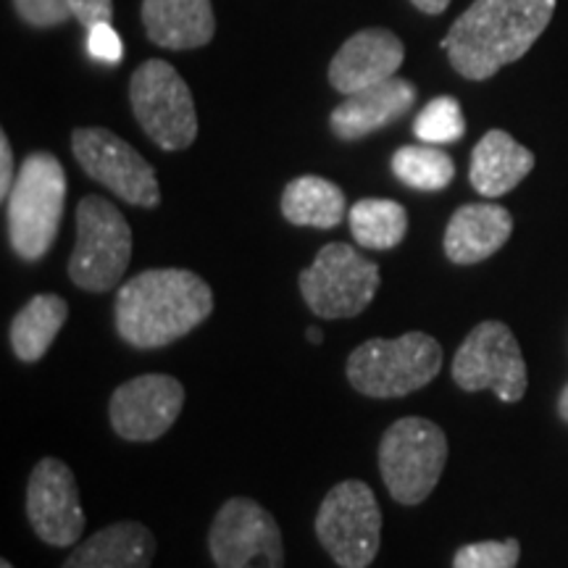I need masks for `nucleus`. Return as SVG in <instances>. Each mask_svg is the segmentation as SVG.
I'll list each match as a JSON object with an SVG mask.
<instances>
[{"label": "nucleus", "mask_w": 568, "mask_h": 568, "mask_svg": "<svg viewBox=\"0 0 568 568\" xmlns=\"http://www.w3.org/2000/svg\"><path fill=\"white\" fill-rule=\"evenodd\" d=\"M213 311L209 282L187 268H148L126 280L113 303V322L138 351L166 347L190 335Z\"/></svg>", "instance_id": "nucleus-1"}, {"label": "nucleus", "mask_w": 568, "mask_h": 568, "mask_svg": "<svg viewBox=\"0 0 568 568\" xmlns=\"http://www.w3.org/2000/svg\"><path fill=\"white\" fill-rule=\"evenodd\" d=\"M558 0H474L445 34L453 69L471 82L489 80L548 30Z\"/></svg>", "instance_id": "nucleus-2"}, {"label": "nucleus", "mask_w": 568, "mask_h": 568, "mask_svg": "<svg viewBox=\"0 0 568 568\" xmlns=\"http://www.w3.org/2000/svg\"><path fill=\"white\" fill-rule=\"evenodd\" d=\"M67 205V172L53 153H30L9 195V240L27 264L51 251Z\"/></svg>", "instance_id": "nucleus-3"}, {"label": "nucleus", "mask_w": 568, "mask_h": 568, "mask_svg": "<svg viewBox=\"0 0 568 568\" xmlns=\"http://www.w3.org/2000/svg\"><path fill=\"white\" fill-rule=\"evenodd\" d=\"M443 368V345L424 332L395 339H366L347 358L345 374L355 393L403 397L429 385Z\"/></svg>", "instance_id": "nucleus-4"}, {"label": "nucleus", "mask_w": 568, "mask_h": 568, "mask_svg": "<svg viewBox=\"0 0 568 568\" xmlns=\"http://www.w3.org/2000/svg\"><path fill=\"white\" fill-rule=\"evenodd\" d=\"M132 261V230L124 213L101 195L77 205V245L69 258V280L84 293H109Z\"/></svg>", "instance_id": "nucleus-5"}, {"label": "nucleus", "mask_w": 568, "mask_h": 568, "mask_svg": "<svg viewBox=\"0 0 568 568\" xmlns=\"http://www.w3.org/2000/svg\"><path fill=\"white\" fill-rule=\"evenodd\" d=\"M447 464V437L435 422L397 418L382 435L379 471L387 493L400 506H418L437 487Z\"/></svg>", "instance_id": "nucleus-6"}, {"label": "nucleus", "mask_w": 568, "mask_h": 568, "mask_svg": "<svg viewBox=\"0 0 568 568\" xmlns=\"http://www.w3.org/2000/svg\"><path fill=\"white\" fill-rule=\"evenodd\" d=\"M132 113L161 151H184L197 138L193 92L172 63L151 59L132 74Z\"/></svg>", "instance_id": "nucleus-7"}, {"label": "nucleus", "mask_w": 568, "mask_h": 568, "mask_svg": "<svg viewBox=\"0 0 568 568\" xmlns=\"http://www.w3.org/2000/svg\"><path fill=\"white\" fill-rule=\"evenodd\" d=\"M316 537L339 568H368L379 552L382 508L366 481L347 479L326 493Z\"/></svg>", "instance_id": "nucleus-8"}, {"label": "nucleus", "mask_w": 568, "mask_h": 568, "mask_svg": "<svg viewBox=\"0 0 568 568\" xmlns=\"http://www.w3.org/2000/svg\"><path fill=\"white\" fill-rule=\"evenodd\" d=\"M379 266L345 243L324 245L314 264L297 276L303 301L318 318H353L364 314L379 290Z\"/></svg>", "instance_id": "nucleus-9"}, {"label": "nucleus", "mask_w": 568, "mask_h": 568, "mask_svg": "<svg viewBox=\"0 0 568 568\" xmlns=\"http://www.w3.org/2000/svg\"><path fill=\"white\" fill-rule=\"evenodd\" d=\"M453 382L466 393L493 389L503 403L521 400L529 379L514 332L503 322L474 326L453 358Z\"/></svg>", "instance_id": "nucleus-10"}, {"label": "nucleus", "mask_w": 568, "mask_h": 568, "mask_svg": "<svg viewBox=\"0 0 568 568\" xmlns=\"http://www.w3.org/2000/svg\"><path fill=\"white\" fill-rule=\"evenodd\" d=\"M71 151L90 180L140 209H155L161 203L159 176L153 166L134 151L130 142L103 126H82L71 134Z\"/></svg>", "instance_id": "nucleus-11"}, {"label": "nucleus", "mask_w": 568, "mask_h": 568, "mask_svg": "<svg viewBox=\"0 0 568 568\" xmlns=\"http://www.w3.org/2000/svg\"><path fill=\"white\" fill-rule=\"evenodd\" d=\"M209 550L216 568H284L280 524L251 497H230L219 508Z\"/></svg>", "instance_id": "nucleus-12"}, {"label": "nucleus", "mask_w": 568, "mask_h": 568, "mask_svg": "<svg viewBox=\"0 0 568 568\" xmlns=\"http://www.w3.org/2000/svg\"><path fill=\"white\" fill-rule=\"evenodd\" d=\"M184 406V387L169 374H142L113 389L109 418L130 443H153L172 429Z\"/></svg>", "instance_id": "nucleus-13"}, {"label": "nucleus", "mask_w": 568, "mask_h": 568, "mask_svg": "<svg viewBox=\"0 0 568 568\" xmlns=\"http://www.w3.org/2000/svg\"><path fill=\"white\" fill-rule=\"evenodd\" d=\"M27 518L34 535L53 548H71L84 531L80 489L71 468L59 458H42L27 485Z\"/></svg>", "instance_id": "nucleus-14"}, {"label": "nucleus", "mask_w": 568, "mask_h": 568, "mask_svg": "<svg viewBox=\"0 0 568 568\" xmlns=\"http://www.w3.org/2000/svg\"><path fill=\"white\" fill-rule=\"evenodd\" d=\"M406 59V45L385 27H368L343 42L329 63V84L343 95H353L374 84L393 80Z\"/></svg>", "instance_id": "nucleus-15"}, {"label": "nucleus", "mask_w": 568, "mask_h": 568, "mask_svg": "<svg viewBox=\"0 0 568 568\" xmlns=\"http://www.w3.org/2000/svg\"><path fill=\"white\" fill-rule=\"evenodd\" d=\"M414 103V82L393 77V80L374 84V88L345 95V103H339L332 111L329 126L339 140H361L406 116Z\"/></svg>", "instance_id": "nucleus-16"}, {"label": "nucleus", "mask_w": 568, "mask_h": 568, "mask_svg": "<svg viewBox=\"0 0 568 568\" xmlns=\"http://www.w3.org/2000/svg\"><path fill=\"white\" fill-rule=\"evenodd\" d=\"M514 232V216L497 203H468L453 213L445 230V255L458 266L487 261Z\"/></svg>", "instance_id": "nucleus-17"}, {"label": "nucleus", "mask_w": 568, "mask_h": 568, "mask_svg": "<svg viewBox=\"0 0 568 568\" xmlns=\"http://www.w3.org/2000/svg\"><path fill=\"white\" fill-rule=\"evenodd\" d=\"M142 27L153 45L193 51L213 40L216 17L211 0H142Z\"/></svg>", "instance_id": "nucleus-18"}, {"label": "nucleus", "mask_w": 568, "mask_h": 568, "mask_svg": "<svg viewBox=\"0 0 568 568\" xmlns=\"http://www.w3.org/2000/svg\"><path fill=\"white\" fill-rule=\"evenodd\" d=\"M155 550L159 545L145 524L116 521L77 545L61 568H151Z\"/></svg>", "instance_id": "nucleus-19"}, {"label": "nucleus", "mask_w": 568, "mask_h": 568, "mask_svg": "<svg viewBox=\"0 0 568 568\" xmlns=\"http://www.w3.org/2000/svg\"><path fill=\"white\" fill-rule=\"evenodd\" d=\"M531 169H535V153L529 148L516 142L508 132L489 130L474 148L468 180L479 195L500 197L527 180Z\"/></svg>", "instance_id": "nucleus-20"}, {"label": "nucleus", "mask_w": 568, "mask_h": 568, "mask_svg": "<svg viewBox=\"0 0 568 568\" xmlns=\"http://www.w3.org/2000/svg\"><path fill=\"white\" fill-rule=\"evenodd\" d=\"M67 318L69 303L61 295H34L11 322L13 355L21 364H38L51 351Z\"/></svg>", "instance_id": "nucleus-21"}, {"label": "nucleus", "mask_w": 568, "mask_h": 568, "mask_svg": "<svg viewBox=\"0 0 568 568\" xmlns=\"http://www.w3.org/2000/svg\"><path fill=\"white\" fill-rule=\"evenodd\" d=\"M345 193L324 176H297L282 193V216L295 226L332 230L345 219Z\"/></svg>", "instance_id": "nucleus-22"}, {"label": "nucleus", "mask_w": 568, "mask_h": 568, "mask_svg": "<svg viewBox=\"0 0 568 568\" xmlns=\"http://www.w3.org/2000/svg\"><path fill=\"white\" fill-rule=\"evenodd\" d=\"M355 243L368 251H389L400 245L408 232V211L387 197H364L347 211Z\"/></svg>", "instance_id": "nucleus-23"}, {"label": "nucleus", "mask_w": 568, "mask_h": 568, "mask_svg": "<svg viewBox=\"0 0 568 568\" xmlns=\"http://www.w3.org/2000/svg\"><path fill=\"white\" fill-rule=\"evenodd\" d=\"M393 174L418 193H439L456 180V163L435 145H406L393 155Z\"/></svg>", "instance_id": "nucleus-24"}, {"label": "nucleus", "mask_w": 568, "mask_h": 568, "mask_svg": "<svg viewBox=\"0 0 568 568\" xmlns=\"http://www.w3.org/2000/svg\"><path fill=\"white\" fill-rule=\"evenodd\" d=\"M464 111L453 95H439L426 103L414 122V134L426 145H447L464 138Z\"/></svg>", "instance_id": "nucleus-25"}, {"label": "nucleus", "mask_w": 568, "mask_h": 568, "mask_svg": "<svg viewBox=\"0 0 568 568\" xmlns=\"http://www.w3.org/2000/svg\"><path fill=\"white\" fill-rule=\"evenodd\" d=\"M521 545L518 539H487V542H471L458 548L453 558V568H516Z\"/></svg>", "instance_id": "nucleus-26"}, {"label": "nucleus", "mask_w": 568, "mask_h": 568, "mask_svg": "<svg viewBox=\"0 0 568 568\" xmlns=\"http://www.w3.org/2000/svg\"><path fill=\"white\" fill-rule=\"evenodd\" d=\"M11 3L19 19L34 30H51L74 19L69 0H11Z\"/></svg>", "instance_id": "nucleus-27"}, {"label": "nucleus", "mask_w": 568, "mask_h": 568, "mask_svg": "<svg viewBox=\"0 0 568 568\" xmlns=\"http://www.w3.org/2000/svg\"><path fill=\"white\" fill-rule=\"evenodd\" d=\"M88 51L92 59L103 61V63H119L124 55V45L122 38H119L116 30L105 21V24H95L88 30Z\"/></svg>", "instance_id": "nucleus-28"}, {"label": "nucleus", "mask_w": 568, "mask_h": 568, "mask_svg": "<svg viewBox=\"0 0 568 568\" xmlns=\"http://www.w3.org/2000/svg\"><path fill=\"white\" fill-rule=\"evenodd\" d=\"M74 19L90 30L95 24H105L113 17V0H69Z\"/></svg>", "instance_id": "nucleus-29"}, {"label": "nucleus", "mask_w": 568, "mask_h": 568, "mask_svg": "<svg viewBox=\"0 0 568 568\" xmlns=\"http://www.w3.org/2000/svg\"><path fill=\"white\" fill-rule=\"evenodd\" d=\"M17 174L13 172V151H11V142L6 134H0V197L9 201L13 182H17Z\"/></svg>", "instance_id": "nucleus-30"}, {"label": "nucleus", "mask_w": 568, "mask_h": 568, "mask_svg": "<svg viewBox=\"0 0 568 568\" xmlns=\"http://www.w3.org/2000/svg\"><path fill=\"white\" fill-rule=\"evenodd\" d=\"M410 3L416 6L422 13H429V17H437V13H443L447 6H450V0H410Z\"/></svg>", "instance_id": "nucleus-31"}, {"label": "nucleus", "mask_w": 568, "mask_h": 568, "mask_svg": "<svg viewBox=\"0 0 568 568\" xmlns=\"http://www.w3.org/2000/svg\"><path fill=\"white\" fill-rule=\"evenodd\" d=\"M558 416L568 424V385L564 387V393H560V397H558Z\"/></svg>", "instance_id": "nucleus-32"}, {"label": "nucleus", "mask_w": 568, "mask_h": 568, "mask_svg": "<svg viewBox=\"0 0 568 568\" xmlns=\"http://www.w3.org/2000/svg\"><path fill=\"white\" fill-rule=\"evenodd\" d=\"M305 335H308V339L314 345H322L324 343V332L318 329V326H308V332H305Z\"/></svg>", "instance_id": "nucleus-33"}, {"label": "nucleus", "mask_w": 568, "mask_h": 568, "mask_svg": "<svg viewBox=\"0 0 568 568\" xmlns=\"http://www.w3.org/2000/svg\"><path fill=\"white\" fill-rule=\"evenodd\" d=\"M0 568H13L11 560H0Z\"/></svg>", "instance_id": "nucleus-34"}]
</instances>
